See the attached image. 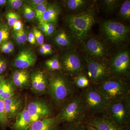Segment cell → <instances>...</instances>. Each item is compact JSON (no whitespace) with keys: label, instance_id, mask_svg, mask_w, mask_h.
Segmentation results:
<instances>
[{"label":"cell","instance_id":"7bdbcfd3","mask_svg":"<svg viewBox=\"0 0 130 130\" xmlns=\"http://www.w3.org/2000/svg\"><path fill=\"white\" fill-rule=\"evenodd\" d=\"M24 14L25 18L26 19L29 20H32L33 19L32 18H31V16H30V14L28 12V10L26 9V8L25 6L24 8Z\"/></svg>","mask_w":130,"mask_h":130},{"label":"cell","instance_id":"4fadbf2b","mask_svg":"<svg viewBox=\"0 0 130 130\" xmlns=\"http://www.w3.org/2000/svg\"><path fill=\"white\" fill-rule=\"evenodd\" d=\"M83 124L93 126L98 130H124L106 116H91L85 119Z\"/></svg>","mask_w":130,"mask_h":130},{"label":"cell","instance_id":"83f0119b","mask_svg":"<svg viewBox=\"0 0 130 130\" xmlns=\"http://www.w3.org/2000/svg\"><path fill=\"white\" fill-rule=\"evenodd\" d=\"M45 66L47 69L52 71H61L62 67L60 61L56 56L48 60L45 62Z\"/></svg>","mask_w":130,"mask_h":130},{"label":"cell","instance_id":"9c48e42d","mask_svg":"<svg viewBox=\"0 0 130 130\" xmlns=\"http://www.w3.org/2000/svg\"><path fill=\"white\" fill-rule=\"evenodd\" d=\"M60 62L62 69L73 78L80 74H85V61L74 50H69L63 54L61 57Z\"/></svg>","mask_w":130,"mask_h":130},{"label":"cell","instance_id":"2e32d148","mask_svg":"<svg viewBox=\"0 0 130 130\" xmlns=\"http://www.w3.org/2000/svg\"><path fill=\"white\" fill-rule=\"evenodd\" d=\"M3 101L6 114L9 121L21 111L23 104L22 100L18 96L14 95Z\"/></svg>","mask_w":130,"mask_h":130},{"label":"cell","instance_id":"ee69618b","mask_svg":"<svg viewBox=\"0 0 130 130\" xmlns=\"http://www.w3.org/2000/svg\"><path fill=\"white\" fill-rule=\"evenodd\" d=\"M25 7L26 8V9L28 10L29 13L30 14V16H31V18H32V19L35 18L36 17V13H35V11L29 6H26Z\"/></svg>","mask_w":130,"mask_h":130},{"label":"cell","instance_id":"d590c367","mask_svg":"<svg viewBox=\"0 0 130 130\" xmlns=\"http://www.w3.org/2000/svg\"><path fill=\"white\" fill-rule=\"evenodd\" d=\"M42 23L44 24L46 28V30L45 32L46 35L50 36L53 35L55 31L54 24L49 23Z\"/></svg>","mask_w":130,"mask_h":130},{"label":"cell","instance_id":"8d00e7d4","mask_svg":"<svg viewBox=\"0 0 130 130\" xmlns=\"http://www.w3.org/2000/svg\"><path fill=\"white\" fill-rule=\"evenodd\" d=\"M7 68V63L4 59L0 58V76L5 72Z\"/></svg>","mask_w":130,"mask_h":130},{"label":"cell","instance_id":"f35d334b","mask_svg":"<svg viewBox=\"0 0 130 130\" xmlns=\"http://www.w3.org/2000/svg\"><path fill=\"white\" fill-rule=\"evenodd\" d=\"M0 50L3 53L5 54H9L11 53V51L7 46L5 42L3 43L0 45Z\"/></svg>","mask_w":130,"mask_h":130},{"label":"cell","instance_id":"9a60e30c","mask_svg":"<svg viewBox=\"0 0 130 130\" xmlns=\"http://www.w3.org/2000/svg\"><path fill=\"white\" fill-rule=\"evenodd\" d=\"M48 78L42 72L37 71L30 76L31 88L33 92L37 94L44 93L47 90Z\"/></svg>","mask_w":130,"mask_h":130},{"label":"cell","instance_id":"d6986e66","mask_svg":"<svg viewBox=\"0 0 130 130\" xmlns=\"http://www.w3.org/2000/svg\"><path fill=\"white\" fill-rule=\"evenodd\" d=\"M12 82L16 88L25 89L30 85V77L25 70L15 71L12 75Z\"/></svg>","mask_w":130,"mask_h":130},{"label":"cell","instance_id":"3957f363","mask_svg":"<svg viewBox=\"0 0 130 130\" xmlns=\"http://www.w3.org/2000/svg\"><path fill=\"white\" fill-rule=\"evenodd\" d=\"M129 26L115 20H107L101 24L100 32L103 41L106 44L123 46L129 40Z\"/></svg>","mask_w":130,"mask_h":130},{"label":"cell","instance_id":"7a4b0ae2","mask_svg":"<svg viewBox=\"0 0 130 130\" xmlns=\"http://www.w3.org/2000/svg\"><path fill=\"white\" fill-rule=\"evenodd\" d=\"M48 91L55 104L61 106L73 96L74 85L61 71L51 74L48 78Z\"/></svg>","mask_w":130,"mask_h":130},{"label":"cell","instance_id":"8fae6325","mask_svg":"<svg viewBox=\"0 0 130 130\" xmlns=\"http://www.w3.org/2000/svg\"><path fill=\"white\" fill-rule=\"evenodd\" d=\"M83 51L85 57L91 59H106L108 55V48L102 40L95 37L87 39L83 43Z\"/></svg>","mask_w":130,"mask_h":130},{"label":"cell","instance_id":"ac0fdd59","mask_svg":"<svg viewBox=\"0 0 130 130\" xmlns=\"http://www.w3.org/2000/svg\"><path fill=\"white\" fill-rule=\"evenodd\" d=\"M32 124L27 106L20 112L16 117L15 122L11 126L12 130H28Z\"/></svg>","mask_w":130,"mask_h":130},{"label":"cell","instance_id":"ba28073f","mask_svg":"<svg viewBox=\"0 0 130 130\" xmlns=\"http://www.w3.org/2000/svg\"><path fill=\"white\" fill-rule=\"evenodd\" d=\"M86 71L90 82L94 85L100 83L111 76L109 71V60L91 59L84 57Z\"/></svg>","mask_w":130,"mask_h":130},{"label":"cell","instance_id":"5bb4252c","mask_svg":"<svg viewBox=\"0 0 130 130\" xmlns=\"http://www.w3.org/2000/svg\"><path fill=\"white\" fill-rule=\"evenodd\" d=\"M36 60V55L32 50L25 49L17 55L13 62V66L20 70H25L35 64Z\"/></svg>","mask_w":130,"mask_h":130},{"label":"cell","instance_id":"44dd1931","mask_svg":"<svg viewBox=\"0 0 130 130\" xmlns=\"http://www.w3.org/2000/svg\"><path fill=\"white\" fill-rule=\"evenodd\" d=\"M15 88L12 81L3 79L0 83V99L5 101L13 96Z\"/></svg>","mask_w":130,"mask_h":130},{"label":"cell","instance_id":"60d3db41","mask_svg":"<svg viewBox=\"0 0 130 130\" xmlns=\"http://www.w3.org/2000/svg\"><path fill=\"white\" fill-rule=\"evenodd\" d=\"M46 1L45 0H31V1H29V2L31 5L35 7L41 5Z\"/></svg>","mask_w":130,"mask_h":130},{"label":"cell","instance_id":"277c9868","mask_svg":"<svg viewBox=\"0 0 130 130\" xmlns=\"http://www.w3.org/2000/svg\"><path fill=\"white\" fill-rule=\"evenodd\" d=\"M57 115L60 123L72 125L83 123L87 115L80 95L71 97L62 106Z\"/></svg>","mask_w":130,"mask_h":130},{"label":"cell","instance_id":"ab89813d","mask_svg":"<svg viewBox=\"0 0 130 130\" xmlns=\"http://www.w3.org/2000/svg\"><path fill=\"white\" fill-rule=\"evenodd\" d=\"M28 40L31 44H34L36 43V38L33 32H30L29 33L28 37Z\"/></svg>","mask_w":130,"mask_h":130},{"label":"cell","instance_id":"603a6c76","mask_svg":"<svg viewBox=\"0 0 130 130\" xmlns=\"http://www.w3.org/2000/svg\"><path fill=\"white\" fill-rule=\"evenodd\" d=\"M88 2L85 0H67L65 1V4L68 10L77 13L84 10Z\"/></svg>","mask_w":130,"mask_h":130},{"label":"cell","instance_id":"4dcf8cb0","mask_svg":"<svg viewBox=\"0 0 130 130\" xmlns=\"http://www.w3.org/2000/svg\"><path fill=\"white\" fill-rule=\"evenodd\" d=\"M14 36L16 42L19 44H23L28 40V36L24 29L19 31H15Z\"/></svg>","mask_w":130,"mask_h":130},{"label":"cell","instance_id":"5b68a950","mask_svg":"<svg viewBox=\"0 0 130 130\" xmlns=\"http://www.w3.org/2000/svg\"><path fill=\"white\" fill-rule=\"evenodd\" d=\"M110 102L116 101L130 94L127 79L111 76L100 83L93 85Z\"/></svg>","mask_w":130,"mask_h":130},{"label":"cell","instance_id":"30bf717a","mask_svg":"<svg viewBox=\"0 0 130 130\" xmlns=\"http://www.w3.org/2000/svg\"><path fill=\"white\" fill-rule=\"evenodd\" d=\"M111 76L127 79L130 74V57L129 51L121 50L116 53L109 60Z\"/></svg>","mask_w":130,"mask_h":130},{"label":"cell","instance_id":"d4e9b609","mask_svg":"<svg viewBox=\"0 0 130 130\" xmlns=\"http://www.w3.org/2000/svg\"><path fill=\"white\" fill-rule=\"evenodd\" d=\"M73 83L79 88L84 89L90 85L89 80L85 74H81L73 78Z\"/></svg>","mask_w":130,"mask_h":130},{"label":"cell","instance_id":"52a82bcc","mask_svg":"<svg viewBox=\"0 0 130 130\" xmlns=\"http://www.w3.org/2000/svg\"><path fill=\"white\" fill-rule=\"evenodd\" d=\"M80 95L86 114L90 116L104 113L110 102L94 86L84 89Z\"/></svg>","mask_w":130,"mask_h":130},{"label":"cell","instance_id":"f907efd6","mask_svg":"<svg viewBox=\"0 0 130 130\" xmlns=\"http://www.w3.org/2000/svg\"><path fill=\"white\" fill-rule=\"evenodd\" d=\"M3 79H4V77H3V76H1V75L0 76V83H1V82L2 81V80Z\"/></svg>","mask_w":130,"mask_h":130},{"label":"cell","instance_id":"f6af8a7d","mask_svg":"<svg viewBox=\"0 0 130 130\" xmlns=\"http://www.w3.org/2000/svg\"><path fill=\"white\" fill-rule=\"evenodd\" d=\"M5 43L7 46V47L9 50L11 51V53L13 51L14 48L13 44L11 42H5Z\"/></svg>","mask_w":130,"mask_h":130},{"label":"cell","instance_id":"e575fe53","mask_svg":"<svg viewBox=\"0 0 130 130\" xmlns=\"http://www.w3.org/2000/svg\"><path fill=\"white\" fill-rule=\"evenodd\" d=\"M7 1L9 7L13 9H19L23 4V1L21 0H9Z\"/></svg>","mask_w":130,"mask_h":130},{"label":"cell","instance_id":"8992f818","mask_svg":"<svg viewBox=\"0 0 130 130\" xmlns=\"http://www.w3.org/2000/svg\"><path fill=\"white\" fill-rule=\"evenodd\" d=\"M104 115L124 130H130V94L118 101L110 102Z\"/></svg>","mask_w":130,"mask_h":130},{"label":"cell","instance_id":"7402d4cb","mask_svg":"<svg viewBox=\"0 0 130 130\" xmlns=\"http://www.w3.org/2000/svg\"><path fill=\"white\" fill-rule=\"evenodd\" d=\"M72 39L73 38L71 35L65 30H61L56 33L54 38V41L59 46L68 47L72 44Z\"/></svg>","mask_w":130,"mask_h":130},{"label":"cell","instance_id":"836d02e7","mask_svg":"<svg viewBox=\"0 0 130 130\" xmlns=\"http://www.w3.org/2000/svg\"><path fill=\"white\" fill-rule=\"evenodd\" d=\"M33 31L36 41L38 44L41 45H42L44 41V36L42 33L36 28H34Z\"/></svg>","mask_w":130,"mask_h":130},{"label":"cell","instance_id":"bcb514c9","mask_svg":"<svg viewBox=\"0 0 130 130\" xmlns=\"http://www.w3.org/2000/svg\"><path fill=\"white\" fill-rule=\"evenodd\" d=\"M40 28L41 31L45 33L46 30V26L43 23L40 24Z\"/></svg>","mask_w":130,"mask_h":130},{"label":"cell","instance_id":"7c38bea8","mask_svg":"<svg viewBox=\"0 0 130 130\" xmlns=\"http://www.w3.org/2000/svg\"><path fill=\"white\" fill-rule=\"evenodd\" d=\"M27 107L32 124L35 121L52 117L53 112L51 107L44 101H32Z\"/></svg>","mask_w":130,"mask_h":130},{"label":"cell","instance_id":"4316f807","mask_svg":"<svg viewBox=\"0 0 130 130\" xmlns=\"http://www.w3.org/2000/svg\"><path fill=\"white\" fill-rule=\"evenodd\" d=\"M9 121L5 112L4 101L0 99V127L1 130H5L9 125Z\"/></svg>","mask_w":130,"mask_h":130},{"label":"cell","instance_id":"cb8c5ba5","mask_svg":"<svg viewBox=\"0 0 130 130\" xmlns=\"http://www.w3.org/2000/svg\"><path fill=\"white\" fill-rule=\"evenodd\" d=\"M120 2L119 0H103L101 1V5L105 12L112 13L119 7Z\"/></svg>","mask_w":130,"mask_h":130},{"label":"cell","instance_id":"f1b7e54d","mask_svg":"<svg viewBox=\"0 0 130 130\" xmlns=\"http://www.w3.org/2000/svg\"><path fill=\"white\" fill-rule=\"evenodd\" d=\"M47 5V2L46 1L43 3H42L34 7H36L35 11L36 13V17L40 23L41 20L43 15L46 11Z\"/></svg>","mask_w":130,"mask_h":130},{"label":"cell","instance_id":"74e56055","mask_svg":"<svg viewBox=\"0 0 130 130\" xmlns=\"http://www.w3.org/2000/svg\"><path fill=\"white\" fill-rule=\"evenodd\" d=\"M15 31H19L23 29V24L20 20H18L12 26Z\"/></svg>","mask_w":130,"mask_h":130},{"label":"cell","instance_id":"1f68e13d","mask_svg":"<svg viewBox=\"0 0 130 130\" xmlns=\"http://www.w3.org/2000/svg\"><path fill=\"white\" fill-rule=\"evenodd\" d=\"M8 24L10 26H12L15 23L19 20L20 16L17 13L13 11L8 12L6 14Z\"/></svg>","mask_w":130,"mask_h":130},{"label":"cell","instance_id":"c3c4849f","mask_svg":"<svg viewBox=\"0 0 130 130\" xmlns=\"http://www.w3.org/2000/svg\"><path fill=\"white\" fill-rule=\"evenodd\" d=\"M85 125L86 130H98L93 126H90L89 125Z\"/></svg>","mask_w":130,"mask_h":130},{"label":"cell","instance_id":"681fc988","mask_svg":"<svg viewBox=\"0 0 130 130\" xmlns=\"http://www.w3.org/2000/svg\"><path fill=\"white\" fill-rule=\"evenodd\" d=\"M7 2V1L6 0H0V6H5Z\"/></svg>","mask_w":130,"mask_h":130},{"label":"cell","instance_id":"7dc6e473","mask_svg":"<svg viewBox=\"0 0 130 130\" xmlns=\"http://www.w3.org/2000/svg\"><path fill=\"white\" fill-rule=\"evenodd\" d=\"M40 52L42 54L44 55H48V53H47L46 51L41 46L40 49Z\"/></svg>","mask_w":130,"mask_h":130},{"label":"cell","instance_id":"e0dca14e","mask_svg":"<svg viewBox=\"0 0 130 130\" xmlns=\"http://www.w3.org/2000/svg\"><path fill=\"white\" fill-rule=\"evenodd\" d=\"M60 124L57 115L35 121L28 130H59Z\"/></svg>","mask_w":130,"mask_h":130},{"label":"cell","instance_id":"d6a6232c","mask_svg":"<svg viewBox=\"0 0 130 130\" xmlns=\"http://www.w3.org/2000/svg\"><path fill=\"white\" fill-rule=\"evenodd\" d=\"M59 130H86L83 123L72 125H64L63 128Z\"/></svg>","mask_w":130,"mask_h":130},{"label":"cell","instance_id":"ffe728a7","mask_svg":"<svg viewBox=\"0 0 130 130\" xmlns=\"http://www.w3.org/2000/svg\"><path fill=\"white\" fill-rule=\"evenodd\" d=\"M61 10L60 7L57 4L53 3L48 5L40 24L44 23H51L54 24H56Z\"/></svg>","mask_w":130,"mask_h":130},{"label":"cell","instance_id":"816d5d0a","mask_svg":"<svg viewBox=\"0 0 130 130\" xmlns=\"http://www.w3.org/2000/svg\"><path fill=\"white\" fill-rule=\"evenodd\" d=\"M0 21H1V17H0Z\"/></svg>","mask_w":130,"mask_h":130},{"label":"cell","instance_id":"484cf974","mask_svg":"<svg viewBox=\"0 0 130 130\" xmlns=\"http://www.w3.org/2000/svg\"><path fill=\"white\" fill-rule=\"evenodd\" d=\"M119 16L125 20L130 19V1L126 0L121 4L119 12Z\"/></svg>","mask_w":130,"mask_h":130},{"label":"cell","instance_id":"f546056e","mask_svg":"<svg viewBox=\"0 0 130 130\" xmlns=\"http://www.w3.org/2000/svg\"><path fill=\"white\" fill-rule=\"evenodd\" d=\"M9 29L6 25L2 24L0 25V45L6 42L9 37Z\"/></svg>","mask_w":130,"mask_h":130},{"label":"cell","instance_id":"b9f144b4","mask_svg":"<svg viewBox=\"0 0 130 130\" xmlns=\"http://www.w3.org/2000/svg\"><path fill=\"white\" fill-rule=\"evenodd\" d=\"M41 46L43 48L47 51L48 55L51 54L53 52L52 47L50 44H43Z\"/></svg>","mask_w":130,"mask_h":130},{"label":"cell","instance_id":"6da1fadb","mask_svg":"<svg viewBox=\"0 0 130 130\" xmlns=\"http://www.w3.org/2000/svg\"><path fill=\"white\" fill-rule=\"evenodd\" d=\"M95 19V12L93 8L68 15L66 22L73 39L83 44L88 38Z\"/></svg>","mask_w":130,"mask_h":130}]
</instances>
